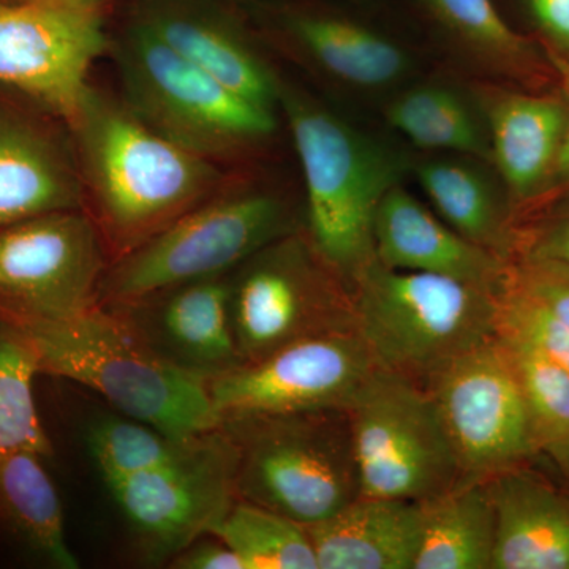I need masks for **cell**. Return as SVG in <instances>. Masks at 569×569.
I'll return each instance as SVG.
<instances>
[{
	"mask_svg": "<svg viewBox=\"0 0 569 569\" xmlns=\"http://www.w3.org/2000/svg\"><path fill=\"white\" fill-rule=\"evenodd\" d=\"M209 535L230 546L246 569H318L306 527L250 501L238 498Z\"/></svg>",
	"mask_w": 569,
	"mask_h": 569,
	"instance_id": "f1b7e54d",
	"label": "cell"
},
{
	"mask_svg": "<svg viewBox=\"0 0 569 569\" xmlns=\"http://www.w3.org/2000/svg\"><path fill=\"white\" fill-rule=\"evenodd\" d=\"M509 282L569 329V269L538 258L511 260Z\"/></svg>",
	"mask_w": 569,
	"mask_h": 569,
	"instance_id": "d6a6232c",
	"label": "cell"
},
{
	"mask_svg": "<svg viewBox=\"0 0 569 569\" xmlns=\"http://www.w3.org/2000/svg\"><path fill=\"white\" fill-rule=\"evenodd\" d=\"M550 192H560L569 197V119L563 140H561L559 156H557L556 164H553L548 193Z\"/></svg>",
	"mask_w": 569,
	"mask_h": 569,
	"instance_id": "8d00e7d4",
	"label": "cell"
},
{
	"mask_svg": "<svg viewBox=\"0 0 569 569\" xmlns=\"http://www.w3.org/2000/svg\"><path fill=\"white\" fill-rule=\"evenodd\" d=\"M426 2L452 32L505 73L527 84L538 86L548 80L553 67L559 70L537 43L520 36L501 18L492 0Z\"/></svg>",
	"mask_w": 569,
	"mask_h": 569,
	"instance_id": "4316f807",
	"label": "cell"
},
{
	"mask_svg": "<svg viewBox=\"0 0 569 569\" xmlns=\"http://www.w3.org/2000/svg\"><path fill=\"white\" fill-rule=\"evenodd\" d=\"M84 187L59 138L39 119L0 100V228L82 209Z\"/></svg>",
	"mask_w": 569,
	"mask_h": 569,
	"instance_id": "e0dca14e",
	"label": "cell"
},
{
	"mask_svg": "<svg viewBox=\"0 0 569 569\" xmlns=\"http://www.w3.org/2000/svg\"><path fill=\"white\" fill-rule=\"evenodd\" d=\"M373 249L387 268L452 277L498 296L511 268V260L463 238L399 186L378 206Z\"/></svg>",
	"mask_w": 569,
	"mask_h": 569,
	"instance_id": "2e32d148",
	"label": "cell"
},
{
	"mask_svg": "<svg viewBox=\"0 0 569 569\" xmlns=\"http://www.w3.org/2000/svg\"><path fill=\"white\" fill-rule=\"evenodd\" d=\"M238 455L223 427L200 433L181 458L107 482L151 561H170L238 500Z\"/></svg>",
	"mask_w": 569,
	"mask_h": 569,
	"instance_id": "4fadbf2b",
	"label": "cell"
},
{
	"mask_svg": "<svg viewBox=\"0 0 569 569\" xmlns=\"http://www.w3.org/2000/svg\"><path fill=\"white\" fill-rule=\"evenodd\" d=\"M498 335L518 370L538 452L569 481V373L530 340L511 332Z\"/></svg>",
	"mask_w": 569,
	"mask_h": 569,
	"instance_id": "83f0119b",
	"label": "cell"
},
{
	"mask_svg": "<svg viewBox=\"0 0 569 569\" xmlns=\"http://www.w3.org/2000/svg\"><path fill=\"white\" fill-rule=\"evenodd\" d=\"M455 452L460 485L489 482L539 455L518 370L500 335L426 387Z\"/></svg>",
	"mask_w": 569,
	"mask_h": 569,
	"instance_id": "8fae6325",
	"label": "cell"
},
{
	"mask_svg": "<svg viewBox=\"0 0 569 569\" xmlns=\"http://www.w3.org/2000/svg\"><path fill=\"white\" fill-rule=\"evenodd\" d=\"M69 126L96 198V223L114 260L204 203L219 186L211 159L168 140L91 89Z\"/></svg>",
	"mask_w": 569,
	"mask_h": 569,
	"instance_id": "6da1fadb",
	"label": "cell"
},
{
	"mask_svg": "<svg viewBox=\"0 0 569 569\" xmlns=\"http://www.w3.org/2000/svg\"><path fill=\"white\" fill-rule=\"evenodd\" d=\"M103 0H0V86L67 123L107 50Z\"/></svg>",
	"mask_w": 569,
	"mask_h": 569,
	"instance_id": "7c38bea8",
	"label": "cell"
},
{
	"mask_svg": "<svg viewBox=\"0 0 569 569\" xmlns=\"http://www.w3.org/2000/svg\"><path fill=\"white\" fill-rule=\"evenodd\" d=\"M17 326L36 348L41 376L91 388L123 417L176 438L222 426L208 380L157 353L119 310L97 306L69 320Z\"/></svg>",
	"mask_w": 569,
	"mask_h": 569,
	"instance_id": "7a4b0ae2",
	"label": "cell"
},
{
	"mask_svg": "<svg viewBox=\"0 0 569 569\" xmlns=\"http://www.w3.org/2000/svg\"><path fill=\"white\" fill-rule=\"evenodd\" d=\"M418 178L449 227L511 260L518 239L509 227L507 209L477 170L451 160H432L418 168Z\"/></svg>",
	"mask_w": 569,
	"mask_h": 569,
	"instance_id": "cb8c5ba5",
	"label": "cell"
},
{
	"mask_svg": "<svg viewBox=\"0 0 569 569\" xmlns=\"http://www.w3.org/2000/svg\"><path fill=\"white\" fill-rule=\"evenodd\" d=\"M489 119L493 160L511 197L518 203L546 197L567 130V93H503Z\"/></svg>",
	"mask_w": 569,
	"mask_h": 569,
	"instance_id": "ffe728a7",
	"label": "cell"
},
{
	"mask_svg": "<svg viewBox=\"0 0 569 569\" xmlns=\"http://www.w3.org/2000/svg\"><path fill=\"white\" fill-rule=\"evenodd\" d=\"M498 331L530 340L569 373V329L535 299L518 290L509 282V277L500 295Z\"/></svg>",
	"mask_w": 569,
	"mask_h": 569,
	"instance_id": "1f68e13d",
	"label": "cell"
},
{
	"mask_svg": "<svg viewBox=\"0 0 569 569\" xmlns=\"http://www.w3.org/2000/svg\"><path fill=\"white\" fill-rule=\"evenodd\" d=\"M194 437H171L127 417L108 418L93 427L89 448L104 482H111L173 462Z\"/></svg>",
	"mask_w": 569,
	"mask_h": 569,
	"instance_id": "4dcf8cb0",
	"label": "cell"
},
{
	"mask_svg": "<svg viewBox=\"0 0 569 569\" xmlns=\"http://www.w3.org/2000/svg\"><path fill=\"white\" fill-rule=\"evenodd\" d=\"M291 31L305 50L339 80L362 88L391 84L408 69L391 41L361 26L328 17H298Z\"/></svg>",
	"mask_w": 569,
	"mask_h": 569,
	"instance_id": "d4e9b609",
	"label": "cell"
},
{
	"mask_svg": "<svg viewBox=\"0 0 569 569\" xmlns=\"http://www.w3.org/2000/svg\"><path fill=\"white\" fill-rule=\"evenodd\" d=\"M171 50L258 107L272 110L279 88L242 37L212 11L156 2L140 21Z\"/></svg>",
	"mask_w": 569,
	"mask_h": 569,
	"instance_id": "44dd1931",
	"label": "cell"
},
{
	"mask_svg": "<svg viewBox=\"0 0 569 569\" xmlns=\"http://www.w3.org/2000/svg\"><path fill=\"white\" fill-rule=\"evenodd\" d=\"M380 369L356 331L299 340L209 378L220 417L343 408Z\"/></svg>",
	"mask_w": 569,
	"mask_h": 569,
	"instance_id": "5bb4252c",
	"label": "cell"
},
{
	"mask_svg": "<svg viewBox=\"0 0 569 569\" xmlns=\"http://www.w3.org/2000/svg\"><path fill=\"white\" fill-rule=\"evenodd\" d=\"M47 462L37 452L0 460V545L28 563L78 569L61 496Z\"/></svg>",
	"mask_w": 569,
	"mask_h": 569,
	"instance_id": "7402d4cb",
	"label": "cell"
},
{
	"mask_svg": "<svg viewBox=\"0 0 569 569\" xmlns=\"http://www.w3.org/2000/svg\"><path fill=\"white\" fill-rule=\"evenodd\" d=\"M127 108L157 133L213 159L274 132V114L238 96L137 22L116 51Z\"/></svg>",
	"mask_w": 569,
	"mask_h": 569,
	"instance_id": "52a82bcc",
	"label": "cell"
},
{
	"mask_svg": "<svg viewBox=\"0 0 569 569\" xmlns=\"http://www.w3.org/2000/svg\"><path fill=\"white\" fill-rule=\"evenodd\" d=\"M170 563L178 569H246L238 553L212 535L194 539Z\"/></svg>",
	"mask_w": 569,
	"mask_h": 569,
	"instance_id": "d590c367",
	"label": "cell"
},
{
	"mask_svg": "<svg viewBox=\"0 0 569 569\" xmlns=\"http://www.w3.org/2000/svg\"><path fill=\"white\" fill-rule=\"evenodd\" d=\"M518 250L519 257L548 260L569 269V211L527 236Z\"/></svg>",
	"mask_w": 569,
	"mask_h": 569,
	"instance_id": "e575fe53",
	"label": "cell"
},
{
	"mask_svg": "<svg viewBox=\"0 0 569 569\" xmlns=\"http://www.w3.org/2000/svg\"><path fill=\"white\" fill-rule=\"evenodd\" d=\"M239 268L230 316L242 365L310 337L356 331L351 284L312 241L283 236Z\"/></svg>",
	"mask_w": 569,
	"mask_h": 569,
	"instance_id": "ba28073f",
	"label": "cell"
},
{
	"mask_svg": "<svg viewBox=\"0 0 569 569\" xmlns=\"http://www.w3.org/2000/svg\"><path fill=\"white\" fill-rule=\"evenodd\" d=\"M119 310L171 365L194 376H222L242 366L230 316L227 276L181 284Z\"/></svg>",
	"mask_w": 569,
	"mask_h": 569,
	"instance_id": "9a60e30c",
	"label": "cell"
},
{
	"mask_svg": "<svg viewBox=\"0 0 569 569\" xmlns=\"http://www.w3.org/2000/svg\"><path fill=\"white\" fill-rule=\"evenodd\" d=\"M359 497L426 501L460 485L429 389L378 369L347 408Z\"/></svg>",
	"mask_w": 569,
	"mask_h": 569,
	"instance_id": "9c48e42d",
	"label": "cell"
},
{
	"mask_svg": "<svg viewBox=\"0 0 569 569\" xmlns=\"http://www.w3.org/2000/svg\"><path fill=\"white\" fill-rule=\"evenodd\" d=\"M351 290L356 332L376 365L421 387L498 335L500 296L463 280L373 260Z\"/></svg>",
	"mask_w": 569,
	"mask_h": 569,
	"instance_id": "3957f363",
	"label": "cell"
},
{
	"mask_svg": "<svg viewBox=\"0 0 569 569\" xmlns=\"http://www.w3.org/2000/svg\"><path fill=\"white\" fill-rule=\"evenodd\" d=\"M488 486L497 518L492 569H569V498L522 468Z\"/></svg>",
	"mask_w": 569,
	"mask_h": 569,
	"instance_id": "d6986e66",
	"label": "cell"
},
{
	"mask_svg": "<svg viewBox=\"0 0 569 569\" xmlns=\"http://www.w3.org/2000/svg\"><path fill=\"white\" fill-rule=\"evenodd\" d=\"M282 99L305 173L310 241L351 284L376 260L373 223L397 186V164L376 142L290 92Z\"/></svg>",
	"mask_w": 569,
	"mask_h": 569,
	"instance_id": "5b68a950",
	"label": "cell"
},
{
	"mask_svg": "<svg viewBox=\"0 0 569 569\" xmlns=\"http://www.w3.org/2000/svg\"><path fill=\"white\" fill-rule=\"evenodd\" d=\"M561 77L569 66V0H527Z\"/></svg>",
	"mask_w": 569,
	"mask_h": 569,
	"instance_id": "836d02e7",
	"label": "cell"
},
{
	"mask_svg": "<svg viewBox=\"0 0 569 569\" xmlns=\"http://www.w3.org/2000/svg\"><path fill=\"white\" fill-rule=\"evenodd\" d=\"M39 358L17 325L0 320V460L18 452L54 458L56 448L41 417Z\"/></svg>",
	"mask_w": 569,
	"mask_h": 569,
	"instance_id": "484cf974",
	"label": "cell"
},
{
	"mask_svg": "<svg viewBox=\"0 0 569 569\" xmlns=\"http://www.w3.org/2000/svg\"><path fill=\"white\" fill-rule=\"evenodd\" d=\"M421 503L413 569H492L497 518L488 482L459 485Z\"/></svg>",
	"mask_w": 569,
	"mask_h": 569,
	"instance_id": "603a6c76",
	"label": "cell"
},
{
	"mask_svg": "<svg viewBox=\"0 0 569 569\" xmlns=\"http://www.w3.org/2000/svg\"><path fill=\"white\" fill-rule=\"evenodd\" d=\"M563 89H565V93H567V97L569 99V66L567 67V69H565L563 71Z\"/></svg>",
	"mask_w": 569,
	"mask_h": 569,
	"instance_id": "74e56055",
	"label": "cell"
},
{
	"mask_svg": "<svg viewBox=\"0 0 569 569\" xmlns=\"http://www.w3.org/2000/svg\"><path fill=\"white\" fill-rule=\"evenodd\" d=\"M388 121L419 148L488 156L466 104L445 89L406 93L389 108Z\"/></svg>",
	"mask_w": 569,
	"mask_h": 569,
	"instance_id": "f546056e",
	"label": "cell"
},
{
	"mask_svg": "<svg viewBox=\"0 0 569 569\" xmlns=\"http://www.w3.org/2000/svg\"><path fill=\"white\" fill-rule=\"evenodd\" d=\"M288 231L287 209L272 194L209 198L112 260L99 306H130L181 284L227 276Z\"/></svg>",
	"mask_w": 569,
	"mask_h": 569,
	"instance_id": "8992f818",
	"label": "cell"
},
{
	"mask_svg": "<svg viewBox=\"0 0 569 569\" xmlns=\"http://www.w3.org/2000/svg\"><path fill=\"white\" fill-rule=\"evenodd\" d=\"M108 247L82 209L0 228V320L52 323L99 306Z\"/></svg>",
	"mask_w": 569,
	"mask_h": 569,
	"instance_id": "30bf717a",
	"label": "cell"
},
{
	"mask_svg": "<svg viewBox=\"0 0 569 569\" xmlns=\"http://www.w3.org/2000/svg\"><path fill=\"white\" fill-rule=\"evenodd\" d=\"M11 2H24V0H11Z\"/></svg>",
	"mask_w": 569,
	"mask_h": 569,
	"instance_id": "f35d334b",
	"label": "cell"
},
{
	"mask_svg": "<svg viewBox=\"0 0 569 569\" xmlns=\"http://www.w3.org/2000/svg\"><path fill=\"white\" fill-rule=\"evenodd\" d=\"M238 455L236 492L312 526L359 498L350 417L343 408L222 419Z\"/></svg>",
	"mask_w": 569,
	"mask_h": 569,
	"instance_id": "277c9868",
	"label": "cell"
},
{
	"mask_svg": "<svg viewBox=\"0 0 569 569\" xmlns=\"http://www.w3.org/2000/svg\"><path fill=\"white\" fill-rule=\"evenodd\" d=\"M318 569H413L421 541V501L356 498L305 526Z\"/></svg>",
	"mask_w": 569,
	"mask_h": 569,
	"instance_id": "ac0fdd59",
	"label": "cell"
}]
</instances>
